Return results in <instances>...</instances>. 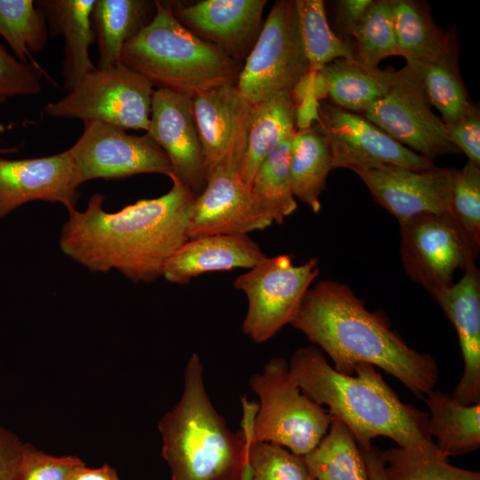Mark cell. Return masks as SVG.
<instances>
[{
	"label": "cell",
	"mask_w": 480,
	"mask_h": 480,
	"mask_svg": "<svg viewBox=\"0 0 480 480\" xmlns=\"http://www.w3.org/2000/svg\"><path fill=\"white\" fill-rule=\"evenodd\" d=\"M169 177V192L116 212L103 209L100 193L83 212L68 211L60 237L62 252L93 272L116 269L134 283L162 276L167 260L188 240V219L196 197L177 177Z\"/></svg>",
	"instance_id": "cell-1"
},
{
	"label": "cell",
	"mask_w": 480,
	"mask_h": 480,
	"mask_svg": "<svg viewBox=\"0 0 480 480\" xmlns=\"http://www.w3.org/2000/svg\"><path fill=\"white\" fill-rule=\"evenodd\" d=\"M290 324L326 353L332 367L342 374L352 375L356 364H370L422 399L439 380L434 357L409 347L383 314L369 311L345 284L316 283L305 294Z\"/></svg>",
	"instance_id": "cell-2"
},
{
	"label": "cell",
	"mask_w": 480,
	"mask_h": 480,
	"mask_svg": "<svg viewBox=\"0 0 480 480\" xmlns=\"http://www.w3.org/2000/svg\"><path fill=\"white\" fill-rule=\"evenodd\" d=\"M290 372L301 391L351 432L359 447L386 436L399 447L442 458L428 429V413L405 404L376 367L358 364L352 375L337 372L316 346L298 348ZM444 460V459H443Z\"/></svg>",
	"instance_id": "cell-3"
},
{
	"label": "cell",
	"mask_w": 480,
	"mask_h": 480,
	"mask_svg": "<svg viewBox=\"0 0 480 480\" xmlns=\"http://www.w3.org/2000/svg\"><path fill=\"white\" fill-rule=\"evenodd\" d=\"M203 375L200 356L194 353L180 400L158 423L161 455L171 480H242L248 461L245 436L232 432L216 411Z\"/></svg>",
	"instance_id": "cell-4"
},
{
	"label": "cell",
	"mask_w": 480,
	"mask_h": 480,
	"mask_svg": "<svg viewBox=\"0 0 480 480\" xmlns=\"http://www.w3.org/2000/svg\"><path fill=\"white\" fill-rule=\"evenodd\" d=\"M121 63L157 89L189 98L236 84L243 68L241 62L184 27L171 5L160 1H156L151 21L124 45Z\"/></svg>",
	"instance_id": "cell-5"
},
{
	"label": "cell",
	"mask_w": 480,
	"mask_h": 480,
	"mask_svg": "<svg viewBox=\"0 0 480 480\" xmlns=\"http://www.w3.org/2000/svg\"><path fill=\"white\" fill-rule=\"evenodd\" d=\"M249 385L260 399L252 441L276 444L304 456L327 433L333 417L301 391L285 359L268 360L261 372L250 378Z\"/></svg>",
	"instance_id": "cell-6"
},
{
	"label": "cell",
	"mask_w": 480,
	"mask_h": 480,
	"mask_svg": "<svg viewBox=\"0 0 480 480\" xmlns=\"http://www.w3.org/2000/svg\"><path fill=\"white\" fill-rule=\"evenodd\" d=\"M138 72L120 63L86 75L44 112L54 118L97 121L124 130L148 132L154 89Z\"/></svg>",
	"instance_id": "cell-7"
},
{
	"label": "cell",
	"mask_w": 480,
	"mask_h": 480,
	"mask_svg": "<svg viewBox=\"0 0 480 480\" xmlns=\"http://www.w3.org/2000/svg\"><path fill=\"white\" fill-rule=\"evenodd\" d=\"M308 68L295 0L276 1L244 60L236 86L254 105L290 93Z\"/></svg>",
	"instance_id": "cell-8"
},
{
	"label": "cell",
	"mask_w": 480,
	"mask_h": 480,
	"mask_svg": "<svg viewBox=\"0 0 480 480\" xmlns=\"http://www.w3.org/2000/svg\"><path fill=\"white\" fill-rule=\"evenodd\" d=\"M319 274L318 260L294 265L292 255L266 257L233 283L248 300L244 333L257 343L275 336L296 316L305 294Z\"/></svg>",
	"instance_id": "cell-9"
},
{
	"label": "cell",
	"mask_w": 480,
	"mask_h": 480,
	"mask_svg": "<svg viewBox=\"0 0 480 480\" xmlns=\"http://www.w3.org/2000/svg\"><path fill=\"white\" fill-rule=\"evenodd\" d=\"M361 115L405 148L431 161L460 153L450 140L442 119L431 110L420 76L408 64L396 71L388 93Z\"/></svg>",
	"instance_id": "cell-10"
},
{
	"label": "cell",
	"mask_w": 480,
	"mask_h": 480,
	"mask_svg": "<svg viewBox=\"0 0 480 480\" xmlns=\"http://www.w3.org/2000/svg\"><path fill=\"white\" fill-rule=\"evenodd\" d=\"M400 224V254L409 277L434 298L449 288L456 270L477 255L449 213L421 215Z\"/></svg>",
	"instance_id": "cell-11"
},
{
	"label": "cell",
	"mask_w": 480,
	"mask_h": 480,
	"mask_svg": "<svg viewBox=\"0 0 480 480\" xmlns=\"http://www.w3.org/2000/svg\"><path fill=\"white\" fill-rule=\"evenodd\" d=\"M84 124L82 135L68 149L80 185L93 179L172 173L167 155L148 133L137 136L97 121Z\"/></svg>",
	"instance_id": "cell-12"
},
{
	"label": "cell",
	"mask_w": 480,
	"mask_h": 480,
	"mask_svg": "<svg viewBox=\"0 0 480 480\" xmlns=\"http://www.w3.org/2000/svg\"><path fill=\"white\" fill-rule=\"evenodd\" d=\"M317 124L325 136L332 168L354 172L385 165L428 169L434 162L405 148L363 115L332 103H320Z\"/></svg>",
	"instance_id": "cell-13"
},
{
	"label": "cell",
	"mask_w": 480,
	"mask_h": 480,
	"mask_svg": "<svg viewBox=\"0 0 480 480\" xmlns=\"http://www.w3.org/2000/svg\"><path fill=\"white\" fill-rule=\"evenodd\" d=\"M274 222L268 205L244 183L236 171L219 168L196 197L188 219V239L229 234H248Z\"/></svg>",
	"instance_id": "cell-14"
},
{
	"label": "cell",
	"mask_w": 480,
	"mask_h": 480,
	"mask_svg": "<svg viewBox=\"0 0 480 480\" xmlns=\"http://www.w3.org/2000/svg\"><path fill=\"white\" fill-rule=\"evenodd\" d=\"M206 178L219 168L237 172L247 145L252 105L236 84H225L191 98Z\"/></svg>",
	"instance_id": "cell-15"
},
{
	"label": "cell",
	"mask_w": 480,
	"mask_h": 480,
	"mask_svg": "<svg viewBox=\"0 0 480 480\" xmlns=\"http://www.w3.org/2000/svg\"><path fill=\"white\" fill-rule=\"evenodd\" d=\"M456 168L413 169L385 165L357 171L373 199L399 222L421 215L449 213Z\"/></svg>",
	"instance_id": "cell-16"
},
{
	"label": "cell",
	"mask_w": 480,
	"mask_h": 480,
	"mask_svg": "<svg viewBox=\"0 0 480 480\" xmlns=\"http://www.w3.org/2000/svg\"><path fill=\"white\" fill-rule=\"evenodd\" d=\"M147 133L167 155L172 174L198 196L206 186L207 178L191 98L170 90L156 89Z\"/></svg>",
	"instance_id": "cell-17"
},
{
	"label": "cell",
	"mask_w": 480,
	"mask_h": 480,
	"mask_svg": "<svg viewBox=\"0 0 480 480\" xmlns=\"http://www.w3.org/2000/svg\"><path fill=\"white\" fill-rule=\"evenodd\" d=\"M80 186L68 150L49 156L0 157V220L30 201L60 203L76 209Z\"/></svg>",
	"instance_id": "cell-18"
},
{
	"label": "cell",
	"mask_w": 480,
	"mask_h": 480,
	"mask_svg": "<svg viewBox=\"0 0 480 480\" xmlns=\"http://www.w3.org/2000/svg\"><path fill=\"white\" fill-rule=\"evenodd\" d=\"M266 4V0H204L171 8L184 27L242 63L260 32Z\"/></svg>",
	"instance_id": "cell-19"
},
{
	"label": "cell",
	"mask_w": 480,
	"mask_h": 480,
	"mask_svg": "<svg viewBox=\"0 0 480 480\" xmlns=\"http://www.w3.org/2000/svg\"><path fill=\"white\" fill-rule=\"evenodd\" d=\"M434 300L452 323L463 358V372L452 397L460 404H480V272L470 265L463 276Z\"/></svg>",
	"instance_id": "cell-20"
},
{
	"label": "cell",
	"mask_w": 480,
	"mask_h": 480,
	"mask_svg": "<svg viewBox=\"0 0 480 480\" xmlns=\"http://www.w3.org/2000/svg\"><path fill=\"white\" fill-rule=\"evenodd\" d=\"M267 255L247 234L212 235L188 239L167 260L163 276L186 284L211 271L252 268Z\"/></svg>",
	"instance_id": "cell-21"
},
{
	"label": "cell",
	"mask_w": 480,
	"mask_h": 480,
	"mask_svg": "<svg viewBox=\"0 0 480 480\" xmlns=\"http://www.w3.org/2000/svg\"><path fill=\"white\" fill-rule=\"evenodd\" d=\"M36 6L44 12L49 35L64 38L62 78L70 92L97 68L90 57V47L95 42L92 11L95 0H39Z\"/></svg>",
	"instance_id": "cell-22"
},
{
	"label": "cell",
	"mask_w": 480,
	"mask_h": 480,
	"mask_svg": "<svg viewBox=\"0 0 480 480\" xmlns=\"http://www.w3.org/2000/svg\"><path fill=\"white\" fill-rule=\"evenodd\" d=\"M156 12V1L95 0L92 23L99 52V69L121 63L124 45L148 25Z\"/></svg>",
	"instance_id": "cell-23"
},
{
	"label": "cell",
	"mask_w": 480,
	"mask_h": 480,
	"mask_svg": "<svg viewBox=\"0 0 480 480\" xmlns=\"http://www.w3.org/2000/svg\"><path fill=\"white\" fill-rule=\"evenodd\" d=\"M423 399L429 411V434L444 460L479 449L480 404H460L436 389Z\"/></svg>",
	"instance_id": "cell-24"
},
{
	"label": "cell",
	"mask_w": 480,
	"mask_h": 480,
	"mask_svg": "<svg viewBox=\"0 0 480 480\" xmlns=\"http://www.w3.org/2000/svg\"><path fill=\"white\" fill-rule=\"evenodd\" d=\"M295 132V105L290 93L252 105L246 149L237 169L240 179L251 187L265 157Z\"/></svg>",
	"instance_id": "cell-25"
},
{
	"label": "cell",
	"mask_w": 480,
	"mask_h": 480,
	"mask_svg": "<svg viewBox=\"0 0 480 480\" xmlns=\"http://www.w3.org/2000/svg\"><path fill=\"white\" fill-rule=\"evenodd\" d=\"M400 56L407 62H431L457 52L455 39L439 28L427 7L413 0H392Z\"/></svg>",
	"instance_id": "cell-26"
},
{
	"label": "cell",
	"mask_w": 480,
	"mask_h": 480,
	"mask_svg": "<svg viewBox=\"0 0 480 480\" xmlns=\"http://www.w3.org/2000/svg\"><path fill=\"white\" fill-rule=\"evenodd\" d=\"M332 170L328 142L317 123L308 129L296 130L290 163L292 189L294 197L315 213L321 210L320 196Z\"/></svg>",
	"instance_id": "cell-27"
},
{
	"label": "cell",
	"mask_w": 480,
	"mask_h": 480,
	"mask_svg": "<svg viewBox=\"0 0 480 480\" xmlns=\"http://www.w3.org/2000/svg\"><path fill=\"white\" fill-rule=\"evenodd\" d=\"M321 71L327 78L332 104L358 114L384 97L396 77V71L372 68L356 59L335 60Z\"/></svg>",
	"instance_id": "cell-28"
},
{
	"label": "cell",
	"mask_w": 480,
	"mask_h": 480,
	"mask_svg": "<svg viewBox=\"0 0 480 480\" xmlns=\"http://www.w3.org/2000/svg\"><path fill=\"white\" fill-rule=\"evenodd\" d=\"M302 457L313 479L369 480L355 437L336 418L318 444Z\"/></svg>",
	"instance_id": "cell-29"
},
{
	"label": "cell",
	"mask_w": 480,
	"mask_h": 480,
	"mask_svg": "<svg viewBox=\"0 0 480 480\" xmlns=\"http://www.w3.org/2000/svg\"><path fill=\"white\" fill-rule=\"evenodd\" d=\"M407 64L420 76L431 106L440 111L445 125L464 116L471 103L459 72L457 52L435 61Z\"/></svg>",
	"instance_id": "cell-30"
},
{
	"label": "cell",
	"mask_w": 480,
	"mask_h": 480,
	"mask_svg": "<svg viewBox=\"0 0 480 480\" xmlns=\"http://www.w3.org/2000/svg\"><path fill=\"white\" fill-rule=\"evenodd\" d=\"M242 406L241 426L248 444L247 458L251 469L249 480H312L302 456L276 444L252 441L250 431L258 404L243 396Z\"/></svg>",
	"instance_id": "cell-31"
},
{
	"label": "cell",
	"mask_w": 480,
	"mask_h": 480,
	"mask_svg": "<svg viewBox=\"0 0 480 480\" xmlns=\"http://www.w3.org/2000/svg\"><path fill=\"white\" fill-rule=\"evenodd\" d=\"M0 36L18 60L36 64L32 54L43 51L49 37L45 16L33 0H0Z\"/></svg>",
	"instance_id": "cell-32"
},
{
	"label": "cell",
	"mask_w": 480,
	"mask_h": 480,
	"mask_svg": "<svg viewBox=\"0 0 480 480\" xmlns=\"http://www.w3.org/2000/svg\"><path fill=\"white\" fill-rule=\"evenodd\" d=\"M301 39L309 68L321 70L338 59L355 60L350 44L330 28L322 0H295Z\"/></svg>",
	"instance_id": "cell-33"
},
{
	"label": "cell",
	"mask_w": 480,
	"mask_h": 480,
	"mask_svg": "<svg viewBox=\"0 0 480 480\" xmlns=\"http://www.w3.org/2000/svg\"><path fill=\"white\" fill-rule=\"evenodd\" d=\"M294 133L287 136L265 157L251 184L253 192L268 205L274 222L277 224L284 223L285 218L297 209L290 172Z\"/></svg>",
	"instance_id": "cell-34"
},
{
	"label": "cell",
	"mask_w": 480,
	"mask_h": 480,
	"mask_svg": "<svg viewBox=\"0 0 480 480\" xmlns=\"http://www.w3.org/2000/svg\"><path fill=\"white\" fill-rule=\"evenodd\" d=\"M356 60L378 68L379 63L389 56L399 55L396 42L392 0H373L350 36Z\"/></svg>",
	"instance_id": "cell-35"
},
{
	"label": "cell",
	"mask_w": 480,
	"mask_h": 480,
	"mask_svg": "<svg viewBox=\"0 0 480 480\" xmlns=\"http://www.w3.org/2000/svg\"><path fill=\"white\" fill-rule=\"evenodd\" d=\"M381 455L387 480H480L479 471L399 446L382 451Z\"/></svg>",
	"instance_id": "cell-36"
},
{
	"label": "cell",
	"mask_w": 480,
	"mask_h": 480,
	"mask_svg": "<svg viewBox=\"0 0 480 480\" xmlns=\"http://www.w3.org/2000/svg\"><path fill=\"white\" fill-rule=\"evenodd\" d=\"M450 216L474 252L480 251V166L468 161L457 169L451 191Z\"/></svg>",
	"instance_id": "cell-37"
},
{
	"label": "cell",
	"mask_w": 480,
	"mask_h": 480,
	"mask_svg": "<svg viewBox=\"0 0 480 480\" xmlns=\"http://www.w3.org/2000/svg\"><path fill=\"white\" fill-rule=\"evenodd\" d=\"M84 465L76 456L50 455L24 442L16 480H71Z\"/></svg>",
	"instance_id": "cell-38"
},
{
	"label": "cell",
	"mask_w": 480,
	"mask_h": 480,
	"mask_svg": "<svg viewBox=\"0 0 480 480\" xmlns=\"http://www.w3.org/2000/svg\"><path fill=\"white\" fill-rule=\"evenodd\" d=\"M44 74L38 63L20 61L0 44V103L16 96L38 94Z\"/></svg>",
	"instance_id": "cell-39"
},
{
	"label": "cell",
	"mask_w": 480,
	"mask_h": 480,
	"mask_svg": "<svg viewBox=\"0 0 480 480\" xmlns=\"http://www.w3.org/2000/svg\"><path fill=\"white\" fill-rule=\"evenodd\" d=\"M450 140L468 158L480 166V111L476 105L470 108L457 122L445 125Z\"/></svg>",
	"instance_id": "cell-40"
},
{
	"label": "cell",
	"mask_w": 480,
	"mask_h": 480,
	"mask_svg": "<svg viewBox=\"0 0 480 480\" xmlns=\"http://www.w3.org/2000/svg\"><path fill=\"white\" fill-rule=\"evenodd\" d=\"M24 442L0 425V480H16Z\"/></svg>",
	"instance_id": "cell-41"
},
{
	"label": "cell",
	"mask_w": 480,
	"mask_h": 480,
	"mask_svg": "<svg viewBox=\"0 0 480 480\" xmlns=\"http://www.w3.org/2000/svg\"><path fill=\"white\" fill-rule=\"evenodd\" d=\"M373 0H340L336 2V27L338 36L346 41L359 23Z\"/></svg>",
	"instance_id": "cell-42"
},
{
	"label": "cell",
	"mask_w": 480,
	"mask_h": 480,
	"mask_svg": "<svg viewBox=\"0 0 480 480\" xmlns=\"http://www.w3.org/2000/svg\"><path fill=\"white\" fill-rule=\"evenodd\" d=\"M329 84L321 70L308 68L290 92L294 105L306 96H313L318 101L328 97Z\"/></svg>",
	"instance_id": "cell-43"
},
{
	"label": "cell",
	"mask_w": 480,
	"mask_h": 480,
	"mask_svg": "<svg viewBox=\"0 0 480 480\" xmlns=\"http://www.w3.org/2000/svg\"><path fill=\"white\" fill-rule=\"evenodd\" d=\"M319 107L320 101L313 96H306L297 103L295 105L296 130L308 129L314 123H317L319 121Z\"/></svg>",
	"instance_id": "cell-44"
},
{
	"label": "cell",
	"mask_w": 480,
	"mask_h": 480,
	"mask_svg": "<svg viewBox=\"0 0 480 480\" xmlns=\"http://www.w3.org/2000/svg\"><path fill=\"white\" fill-rule=\"evenodd\" d=\"M359 449L366 466L368 479L387 480L381 455L382 451L372 444L367 447H359Z\"/></svg>",
	"instance_id": "cell-45"
},
{
	"label": "cell",
	"mask_w": 480,
	"mask_h": 480,
	"mask_svg": "<svg viewBox=\"0 0 480 480\" xmlns=\"http://www.w3.org/2000/svg\"><path fill=\"white\" fill-rule=\"evenodd\" d=\"M71 480H120V478L116 468L105 464L94 468L84 465L74 474Z\"/></svg>",
	"instance_id": "cell-46"
},
{
	"label": "cell",
	"mask_w": 480,
	"mask_h": 480,
	"mask_svg": "<svg viewBox=\"0 0 480 480\" xmlns=\"http://www.w3.org/2000/svg\"><path fill=\"white\" fill-rule=\"evenodd\" d=\"M250 476H251V469H250V467H249V464H248V461H247V464L245 466L242 480H249Z\"/></svg>",
	"instance_id": "cell-47"
},
{
	"label": "cell",
	"mask_w": 480,
	"mask_h": 480,
	"mask_svg": "<svg viewBox=\"0 0 480 480\" xmlns=\"http://www.w3.org/2000/svg\"><path fill=\"white\" fill-rule=\"evenodd\" d=\"M17 148H0V153H12L13 151H16Z\"/></svg>",
	"instance_id": "cell-48"
},
{
	"label": "cell",
	"mask_w": 480,
	"mask_h": 480,
	"mask_svg": "<svg viewBox=\"0 0 480 480\" xmlns=\"http://www.w3.org/2000/svg\"><path fill=\"white\" fill-rule=\"evenodd\" d=\"M312 480H316V479H312Z\"/></svg>",
	"instance_id": "cell-49"
}]
</instances>
